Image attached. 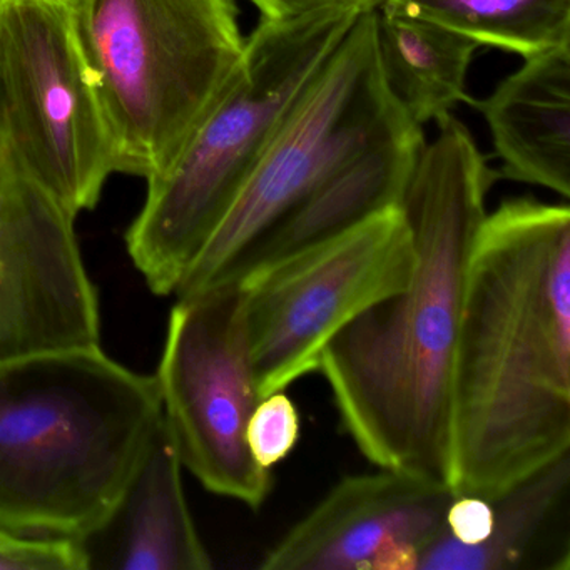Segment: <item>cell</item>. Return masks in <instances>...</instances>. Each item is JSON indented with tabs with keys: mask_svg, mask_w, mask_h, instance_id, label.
<instances>
[{
	"mask_svg": "<svg viewBox=\"0 0 570 570\" xmlns=\"http://www.w3.org/2000/svg\"><path fill=\"white\" fill-rule=\"evenodd\" d=\"M493 510L490 500L455 495L445 513V530L463 546H476L490 535Z\"/></svg>",
	"mask_w": 570,
	"mask_h": 570,
	"instance_id": "20",
	"label": "cell"
},
{
	"mask_svg": "<svg viewBox=\"0 0 570 570\" xmlns=\"http://www.w3.org/2000/svg\"><path fill=\"white\" fill-rule=\"evenodd\" d=\"M0 142L76 218L116 173L69 0H0Z\"/></svg>",
	"mask_w": 570,
	"mask_h": 570,
	"instance_id": "7",
	"label": "cell"
},
{
	"mask_svg": "<svg viewBox=\"0 0 570 570\" xmlns=\"http://www.w3.org/2000/svg\"><path fill=\"white\" fill-rule=\"evenodd\" d=\"M379 6L523 59L570 45V0H380Z\"/></svg>",
	"mask_w": 570,
	"mask_h": 570,
	"instance_id": "17",
	"label": "cell"
},
{
	"mask_svg": "<svg viewBox=\"0 0 570 570\" xmlns=\"http://www.w3.org/2000/svg\"><path fill=\"white\" fill-rule=\"evenodd\" d=\"M75 222L0 142V362L99 346L98 289Z\"/></svg>",
	"mask_w": 570,
	"mask_h": 570,
	"instance_id": "10",
	"label": "cell"
},
{
	"mask_svg": "<svg viewBox=\"0 0 570 570\" xmlns=\"http://www.w3.org/2000/svg\"><path fill=\"white\" fill-rule=\"evenodd\" d=\"M415 268L399 206L242 279L259 399L318 372L326 343L363 309L405 288Z\"/></svg>",
	"mask_w": 570,
	"mask_h": 570,
	"instance_id": "8",
	"label": "cell"
},
{
	"mask_svg": "<svg viewBox=\"0 0 570 570\" xmlns=\"http://www.w3.org/2000/svg\"><path fill=\"white\" fill-rule=\"evenodd\" d=\"M0 570H86L75 540L0 533Z\"/></svg>",
	"mask_w": 570,
	"mask_h": 570,
	"instance_id": "19",
	"label": "cell"
},
{
	"mask_svg": "<svg viewBox=\"0 0 570 570\" xmlns=\"http://www.w3.org/2000/svg\"><path fill=\"white\" fill-rule=\"evenodd\" d=\"M0 533H4V532H0Z\"/></svg>",
	"mask_w": 570,
	"mask_h": 570,
	"instance_id": "22",
	"label": "cell"
},
{
	"mask_svg": "<svg viewBox=\"0 0 570 570\" xmlns=\"http://www.w3.org/2000/svg\"><path fill=\"white\" fill-rule=\"evenodd\" d=\"M415 126L383 78L376 4L372 6L306 86L272 148L173 295L188 298L238 282L246 256L273 226L376 146Z\"/></svg>",
	"mask_w": 570,
	"mask_h": 570,
	"instance_id": "6",
	"label": "cell"
},
{
	"mask_svg": "<svg viewBox=\"0 0 570 570\" xmlns=\"http://www.w3.org/2000/svg\"><path fill=\"white\" fill-rule=\"evenodd\" d=\"M161 419L155 375L101 346L0 362V532L81 539L111 509Z\"/></svg>",
	"mask_w": 570,
	"mask_h": 570,
	"instance_id": "3",
	"label": "cell"
},
{
	"mask_svg": "<svg viewBox=\"0 0 570 570\" xmlns=\"http://www.w3.org/2000/svg\"><path fill=\"white\" fill-rule=\"evenodd\" d=\"M155 379L183 466L209 492L253 510L263 507L273 480L246 445V426L262 399L242 283L178 298Z\"/></svg>",
	"mask_w": 570,
	"mask_h": 570,
	"instance_id": "9",
	"label": "cell"
},
{
	"mask_svg": "<svg viewBox=\"0 0 570 570\" xmlns=\"http://www.w3.org/2000/svg\"><path fill=\"white\" fill-rule=\"evenodd\" d=\"M298 439V410L285 390L259 400L246 426V445L255 462L272 469L292 453Z\"/></svg>",
	"mask_w": 570,
	"mask_h": 570,
	"instance_id": "18",
	"label": "cell"
},
{
	"mask_svg": "<svg viewBox=\"0 0 570 570\" xmlns=\"http://www.w3.org/2000/svg\"><path fill=\"white\" fill-rule=\"evenodd\" d=\"M456 493L400 470L340 480L272 549L265 570H416Z\"/></svg>",
	"mask_w": 570,
	"mask_h": 570,
	"instance_id": "11",
	"label": "cell"
},
{
	"mask_svg": "<svg viewBox=\"0 0 570 570\" xmlns=\"http://www.w3.org/2000/svg\"><path fill=\"white\" fill-rule=\"evenodd\" d=\"M116 173L153 179L178 159L238 71L235 0H69Z\"/></svg>",
	"mask_w": 570,
	"mask_h": 570,
	"instance_id": "5",
	"label": "cell"
},
{
	"mask_svg": "<svg viewBox=\"0 0 570 570\" xmlns=\"http://www.w3.org/2000/svg\"><path fill=\"white\" fill-rule=\"evenodd\" d=\"M376 41L386 86L420 128L439 125L460 102L472 105L466 76L480 48L472 39L376 4Z\"/></svg>",
	"mask_w": 570,
	"mask_h": 570,
	"instance_id": "16",
	"label": "cell"
},
{
	"mask_svg": "<svg viewBox=\"0 0 570 570\" xmlns=\"http://www.w3.org/2000/svg\"><path fill=\"white\" fill-rule=\"evenodd\" d=\"M502 161L500 178L570 196V45L523 59L522 68L472 105Z\"/></svg>",
	"mask_w": 570,
	"mask_h": 570,
	"instance_id": "13",
	"label": "cell"
},
{
	"mask_svg": "<svg viewBox=\"0 0 570 570\" xmlns=\"http://www.w3.org/2000/svg\"><path fill=\"white\" fill-rule=\"evenodd\" d=\"M266 21H286L312 14L333 6L352 4V2H380V0H249Z\"/></svg>",
	"mask_w": 570,
	"mask_h": 570,
	"instance_id": "21",
	"label": "cell"
},
{
	"mask_svg": "<svg viewBox=\"0 0 570 570\" xmlns=\"http://www.w3.org/2000/svg\"><path fill=\"white\" fill-rule=\"evenodd\" d=\"M183 463L161 419L111 509L75 540L86 570H208L181 476Z\"/></svg>",
	"mask_w": 570,
	"mask_h": 570,
	"instance_id": "12",
	"label": "cell"
},
{
	"mask_svg": "<svg viewBox=\"0 0 570 570\" xmlns=\"http://www.w3.org/2000/svg\"><path fill=\"white\" fill-rule=\"evenodd\" d=\"M425 145L422 128L406 129L376 146L328 186L273 226L246 256L238 282L355 228L399 206L410 171Z\"/></svg>",
	"mask_w": 570,
	"mask_h": 570,
	"instance_id": "15",
	"label": "cell"
},
{
	"mask_svg": "<svg viewBox=\"0 0 570 570\" xmlns=\"http://www.w3.org/2000/svg\"><path fill=\"white\" fill-rule=\"evenodd\" d=\"M436 126L399 202L415 246L412 278L346 323L318 372L370 462L453 489V353L470 252L500 175L459 119Z\"/></svg>",
	"mask_w": 570,
	"mask_h": 570,
	"instance_id": "1",
	"label": "cell"
},
{
	"mask_svg": "<svg viewBox=\"0 0 570 570\" xmlns=\"http://www.w3.org/2000/svg\"><path fill=\"white\" fill-rule=\"evenodd\" d=\"M333 6L286 21L262 19L245 39L238 71L168 171L148 179L145 205L126 233L136 268L168 296L212 238L306 86L365 9Z\"/></svg>",
	"mask_w": 570,
	"mask_h": 570,
	"instance_id": "4",
	"label": "cell"
},
{
	"mask_svg": "<svg viewBox=\"0 0 570 570\" xmlns=\"http://www.w3.org/2000/svg\"><path fill=\"white\" fill-rule=\"evenodd\" d=\"M570 450L490 499V535L463 546L443 529L416 557V570H569Z\"/></svg>",
	"mask_w": 570,
	"mask_h": 570,
	"instance_id": "14",
	"label": "cell"
},
{
	"mask_svg": "<svg viewBox=\"0 0 570 570\" xmlns=\"http://www.w3.org/2000/svg\"><path fill=\"white\" fill-rule=\"evenodd\" d=\"M456 495L493 497L570 450V209L487 213L453 353Z\"/></svg>",
	"mask_w": 570,
	"mask_h": 570,
	"instance_id": "2",
	"label": "cell"
}]
</instances>
